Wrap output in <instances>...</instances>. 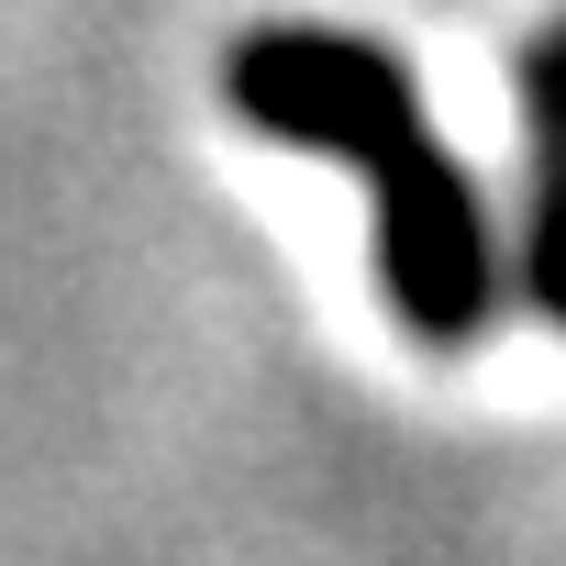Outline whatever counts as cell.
Segmentation results:
<instances>
[{
  "mask_svg": "<svg viewBox=\"0 0 566 566\" xmlns=\"http://www.w3.org/2000/svg\"><path fill=\"white\" fill-rule=\"evenodd\" d=\"M222 101L244 134L266 145H312L334 167L367 178V222H378V290L400 312L411 345L467 356L500 312V255H489V200L467 178V156L433 134L422 78L334 23H244L222 45Z\"/></svg>",
  "mask_w": 566,
  "mask_h": 566,
  "instance_id": "cell-1",
  "label": "cell"
},
{
  "mask_svg": "<svg viewBox=\"0 0 566 566\" xmlns=\"http://www.w3.org/2000/svg\"><path fill=\"white\" fill-rule=\"evenodd\" d=\"M522 301L566 334V34H522Z\"/></svg>",
  "mask_w": 566,
  "mask_h": 566,
  "instance_id": "cell-2",
  "label": "cell"
}]
</instances>
